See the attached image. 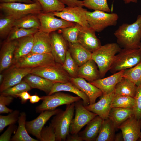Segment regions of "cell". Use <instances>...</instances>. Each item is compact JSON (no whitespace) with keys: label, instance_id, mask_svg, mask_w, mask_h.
<instances>
[{"label":"cell","instance_id":"20","mask_svg":"<svg viewBox=\"0 0 141 141\" xmlns=\"http://www.w3.org/2000/svg\"><path fill=\"white\" fill-rule=\"evenodd\" d=\"M125 70L119 71L106 78H101L90 83L99 89L102 92L103 95L109 94L114 91L117 84L123 78L122 75Z\"/></svg>","mask_w":141,"mask_h":141},{"label":"cell","instance_id":"6","mask_svg":"<svg viewBox=\"0 0 141 141\" xmlns=\"http://www.w3.org/2000/svg\"><path fill=\"white\" fill-rule=\"evenodd\" d=\"M86 15L89 27L97 32L102 31L108 26H116L119 19L116 13L99 10L93 12L87 10Z\"/></svg>","mask_w":141,"mask_h":141},{"label":"cell","instance_id":"21","mask_svg":"<svg viewBox=\"0 0 141 141\" xmlns=\"http://www.w3.org/2000/svg\"><path fill=\"white\" fill-rule=\"evenodd\" d=\"M70 81L88 96L90 101V104L95 103L97 99L103 95L102 92L99 89L89 82H87L82 78L70 77Z\"/></svg>","mask_w":141,"mask_h":141},{"label":"cell","instance_id":"39","mask_svg":"<svg viewBox=\"0 0 141 141\" xmlns=\"http://www.w3.org/2000/svg\"><path fill=\"white\" fill-rule=\"evenodd\" d=\"M83 6L89 9L99 10L108 13L111 11L107 0H83Z\"/></svg>","mask_w":141,"mask_h":141},{"label":"cell","instance_id":"24","mask_svg":"<svg viewBox=\"0 0 141 141\" xmlns=\"http://www.w3.org/2000/svg\"><path fill=\"white\" fill-rule=\"evenodd\" d=\"M95 61L90 60L78 68V77L82 78L89 82L101 78Z\"/></svg>","mask_w":141,"mask_h":141},{"label":"cell","instance_id":"42","mask_svg":"<svg viewBox=\"0 0 141 141\" xmlns=\"http://www.w3.org/2000/svg\"><path fill=\"white\" fill-rule=\"evenodd\" d=\"M32 88L29 84L22 80L19 83L8 88L1 93L5 96H10L15 97L18 94L24 91H28Z\"/></svg>","mask_w":141,"mask_h":141},{"label":"cell","instance_id":"50","mask_svg":"<svg viewBox=\"0 0 141 141\" xmlns=\"http://www.w3.org/2000/svg\"><path fill=\"white\" fill-rule=\"evenodd\" d=\"M66 141H83L78 134H69L67 136Z\"/></svg>","mask_w":141,"mask_h":141},{"label":"cell","instance_id":"1","mask_svg":"<svg viewBox=\"0 0 141 141\" xmlns=\"http://www.w3.org/2000/svg\"><path fill=\"white\" fill-rule=\"evenodd\" d=\"M114 35L117 38V43L121 48H139L141 42V15L137 16L134 23H124L120 26Z\"/></svg>","mask_w":141,"mask_h":141},{"label":"cell","instance_id":"48","mask_svg":"<svg viewBox=\"0 0 141 141\" xmlns=\"http://www.w3.org/2000/svg\"><path fill=\"white\" fill-rule=\"evenodd\" d=\"M61 2L67 6L74 7L80 6L83 7V1L79 0H60Z\"/></svg>","mask_w":141,"mask_h":141},{"label":"cell","instance_id":"16","mask_svg":"<svg viewBox=\"0 0 141 141\" xmlns=\"http://www.w3.org/2000/svg\"><path fill=\"white\" fill-rule=\"evenodd\" d=\"M62 110L57 109L51 110H45L40 113L39 115L35 119L30 121H26L25 126L28 132L39 140L41 131L44 125L52 116Z\"/></svg>","mask_w":141,"mask_h":141},{"label":"cell","instance_id":"40","mask_svg":"<svg viewBox=\"0 0 141 141\" xmlns=\"http://www.w3.org/2000/svg\"><path fill=\"white\" fill-rule=\"evenodd\" d=\"M134 103V98L129 96L115 95L112 102V107L133 108Z\"/></svg>","mask_w":141,"mask_h":141},{"label":"cell","instance_id":"5","mask_svg":"<svg viewBox=\"0 0 141 141\" xmlns=\"http://www.w3.org/2000/svg\"><path fill=\"white\" fill-rule=\"evenodd\" d=\"M0 9L5 15L16 20L28 15L36 14L42 12L40 4L37 2L31 4L20 2L2 3Z\"/></svg>","mask_w":141,"mask_h":141},{"label":"cell","instance_id":"27","mask_svg":"<svg viewBox=\"0 0 141 141\" xmlns=\"http://www.w3.org/2000/svg\"><path fill=\"white\" fill-rule=\"evenodd\" d=\"M23 80L27 82L31 88H36L42 91L48 95L51 91L53 82L41 76L30 73Z\"/></svg>","mask_w":141,"mask_h":141},{"label":"cell","instance_id":"9","mask_svg":"<svg viewBox=\"0 0 141 141\" xmlns=\"http://www.w3.org/2000/svg\"><path fill=\"white\" fill-rule=\"evenodd\" d=\"M31 73L41 76L53 83H66L70 81V77L63 69L62 65H54L33 68Z\"/></svg>","mask_w":141,"mask_h":141},{"label":"cell","instance_id":"53","mask_svg":"<svg viewBox=\"0 0 141 141\" xmlns=\"http://www.w3.org/2000/svg\"><path fill=\"white\" fill-rule=\"evenodd\" d=\"M124 141L122 133H118L115 136L114 141Z\"/></svg>","mask_w":141,"mask_h":141},{"label":"cell","instance_id":"43","mask_svg":"<svg viewBox=\"0 0 141 141\" xmlns=\"http://www.w3.org/2000/svg\"><path fill=\"white\" fill-rule=\"evenodd\" d=\"M19 111L15 110L7 116H0V132L8 125L14 124L18 120Z\"/></svg>","mask_w":141,"mask_h":141},{"label":"cell","instance_id":"54","mask_svg":"<svg viewBox=\"0 0 141 141\" xmlns=\"http://www.w3.org/2000/svg\"><path fill=\"white\" fill-rule=\"evenodd\" d=\"M123 1L124 3L126 4L129 3L131 2L136 3L137 1V0H123Z\"/></svg>","mask_w":141,"mask_h":141},{"label":"cell","instance_id":"17","mask_svg":"<svg viewBox=\"0 0 141 141\" xmlns=\"http://www.w3.org/2000/svg\"><path fill=\"white\" fill-rule=\"evenodd\" d=\"M96 32L89 27L81 26L78 37V42L84 48L92 52L101 46Z\"/></svg>","mask_w":141,"mask_h":141},{"label":"cell","instance_id":"41","mask_svg":"<svg viewBox=\"0 0 141 141\" xmlns=\"http://www.w3.org/2000/svg\"><path fill=\"white\" fill-rule=\"evenodd\" d=\"M16 20L5 15L0 18V36L3 38L7 37L13 28Z\"/></svg>","mask_w":141,"mask_h":141},{"label":"cell","instance_id":"29","mask_svg":"<svg viewBox=\"0 0 141 141\" xmlns=\"http://www.w3.org/2000/svg\"><path fill=\"white\" fill-rule=\"evenodd\" d=\"M133 114V108L113 107L110 111L108 118L113 123L116 130Z\"/></svg>","mask_w":141,"mask_h":141},{"label":"cell","instance_id":"4","mask_svg":"<svg viewBox=\"0 0 141 141\" xmlns=\"http://www.w3.org/2000/svg\"><path fill=\"white\" fill-rule=\"evenodd\" d=\"M141 62V49L122 48L115 56L109 70L113 74L132 67Z\"/></svg>","mask_w":141,"mask_h":141},{"label":"cell","instance_id":"19","mask_svg":"<svg viewBox=\"0 0 141 141\" xmlns=\"http://www.w3.org/2000/svg\"><path fill=\"white\" fill-rule=\"evenodd\" d=\"M17 40L6 41L2 45L0 52V72L5 71L12 66Z\"/></svg>","mask_w":141,"mask_h":141},{"label":"cell","instance_id":"34","mask_svg":"<svg viewBox=\"0 0 141 141\" xmlns=\"http://www.w3.org/2000/svg\"><path fill=\"white\" fill-rule=\"evenodd\" d=\"M40 4L42 12L44 13L59 12L62 11L65 7V5L60 0H32Z\"/></svg>","mask_w":141,"mask_h":141},{"label":"cell","instance_id":"36","mask_svg":"<svg viewBox=\"0 0 141 141\" xmlns=\"http://www.w3.org/2000/svg\"><path fill=\"white\" fill-rule=\"evenodd\" d=\"M81 26L76 23L73 26L61 29L59 30L68 43H74L78 42V37Z\"/></svg>","mask_w":141,"mask_h":141},{"label":"cell","instance_id":"55","mask_svg":"<svg viewBox=\"0 0 141 141\" xmlns=\"http://www.w3.org/2000/svg\"><path fill=\"white\" fill-rule=\"evenodd\" d=\"M4 75L3 74H0V83L1 84L4 78Z\"/></svg>","mask_w":141,"mask_h":141},{"label":"cell","instance_id":"3","mask_svg":"<svg viewBox=\"0 0 141 141\" xmlns=\"http://www.w3.org/2000/svg\"><path fill=\"white\" fill-rule=\"evenodd\" d=\"M74 103L67 105L65 110H62L55 115L51 120L50 124L56 135V141H65L70 133V125L75 110Z\"/></svg>","mask_w":141,"mask_h":141},{"label":"cell","instance_id":"45","mask_svg":"<svg viewBox=\"0 0 141 141\" xmlns=\"http://www.w3.org/2000/svg\"><path fill=\"white\" fill-rule=\"evenodd\" d=\"M135 103L133 108V114L137 119H141V84L137 86L134 98Z\"/></svg>","mask_w":141,"mask_h":141},{"label":"cell","instance_id":"28","mask_svg":"<svg viewBox=\"0 0 141 141\" xmlns=\"http://www.w3.org/2000/svg\"><path fill=\"white\" fill-rule=\"evenodd\" d=\"M17 40V44L14 53V63L20 57L31 52L33 45V35L25 36Z\"/></svg>","mask_w":141,"mask_h":141},{"label":"cell","instance_id":"52","mask_svg":"<svg viewBox=\"0 0 141 141\" xmlns=\"http://www.w3.org/2000/svg\"><path fill=\"white\" fill-rule=\"evenodd\" d=\"M30 102L32 104H34L38 102L40 100H42L41 97H40L38 95L35 94L31 95L30 98Z\"/></svg>","mask_w":141,"mask_h":141},{"label":"cell","instance_id":"15","mask_svg":"<svg viewBox=\"0 0 141 141\" xmlns=\"http://www.w3.org/2000/svg\"><path fill=\"white\" fill-rule=\"evenodd\" d=\"M52 53L56 62L62 65L68 50V42L61 34L55 32L50 34Z\"/></svg>","mask_w":141,"mask_h":141},{"label":"cell","instance_id":"18","mask_svg":"<svg viewBox=\"0 0 141 141\" xmlns=\"http://www.w3.org/2000/svg\"><path fill=\"white\" fill-rule=\"evenodd\" d=\"M115 94L113 91L107 95H102L99 100L92 104L84 106L89 110L97 114L103 120L108 118Z\"/></svg>","mask_w":141,"mask_h":141},{"label":"cell","instance_id":"35","mask_svg":"<svg viewBox=\"0 0 141 141\" xmlns=\"http://www.w3.org/2000/svg\"><path fill=\"white\" fill-rule=\"evenodd\" d=\"M123 78L132 82L137 86L141 84V62L133 67L125 70Z\"/></svg>","mask_w":141,"mask_h":141},{"label":"cell","instance_id":"30","mask_svg":"<svg viewBox=\"0 0 141 141\" xmlns=\"http://www.w3.org/2000/svg\"><path fill=\"white\" fill-rule=\"evenodd\" d=\"M18 120V126L15 134L11 139L12 141H38L29 134L25 126L26 115L24 112L20 113Z\"/></svg>","mask_w":141,"mask_h":141},{"label":"cell","instance_id":"38","mask_svg":"<svg viewBox=\"0 0 141 141\" xmlns=\"http://www.w3.org/2000/svg\"><path fill=\"white\" fill-rule=\"evenodd\" d=\"M62 66L71 77H78L79 66L72 58L68 51H67L65 58Z\"/></svg>","mask_w":141,"mask_h":141},{"label":"cell","instance_id":"47","mask_svg":"<svg viewBox=\"0 0 141 141\" xmlns=\"http://www.w3.org/2000/svg\"><path fill=\"white\" fill-rule=\"evenodd\" d=\"M17 129V126L14 124L9 125L6 130L0 136V141H9L11 140L12 133Z\"/></svg>","mask_w":141,"mask_h":141},{"label":"cell","instance_id":"32","mask_svg":"<svg viewBox=\"0 0 141 141\" xmlns=\"http://www.w3.org/2000/svg\"><path fill=\"white\" fill-rule=\"evenodd\" d=\"M137 86L128 79L123 78L116 85L114 91L115 94L134 98Z\"/></svg>","mask_w":141,"mask_h":141},{"label":"cell","instance_id":"57","mask_svg":"<svg viewBox=\"0 0 141 141\" xmlns=\"http://www.w3.org/2000/svg\"><path fill=\"white\" fill-rule=\"evenodd\" d=\"M139 141H141V139H139Z\"/></svg>","mask_w":141,"mask_h":141},{"label":"cell","instance_id":"2","mask_svg":"<svg viewBox=\"0 0 141 141\" xmlns=\"http://www.w3.org/2000/svg\"><path fill=\"white\" fill-rule=\"evenodd\" d=\"M121 49L117 43H110L101 45L92 52V58L98 67L101 78L109 70L116 55Z\"/></svg>","mask_w":141,"mask_h":141},{"label":"cell","instance_id":"56","mask_svg":"<svg viewBox=\"0 0 141 141\" xmlns=\"http://www.w3.org/2000/svg\"><path fill=\"white\" fill-rule=\"evenodd\" d=\"M139 48L141 49V42Z\"/></svg>","mask_w":141,"mask_h":141},{"label":"cell","instance_id":"7","mask_svg":"<svg viewBox=\"0 0 141 141\" xmlns=\"http://www.w3.org/2000/svg\"><path fill=\"white\" fill-rule=\"evenodd\" d=\"M41 97L42 102L40 104L36 107V111L37 113L54 110L59 106L71 104L81 99L78 96H74L60 92Z\"/></svg>","mask_w":141,"mask_h":141},{"label":"cell","instance_id":"14","mask_svg":"<svg viewBox=\"0 0 141 141\" xmlns=\"http://www.w3.org/2000/svg\"><path fill=\"white\" fill-rule=\"evenodd\" d=\"M118 129L122 132L124 141H136L141 139V119L133 114L122 124Z\"/></svg>","mask_w":141,"mask_h":141},{"label":"cell","instance_id":"13","mask_svg":"<svg viewBox=\"0 0 141 141\" xmlns=\"http://www.w3.org/2000/svg\"><path fill=\"white\" fill-rule=\"evenodd\" d=\"M33 68L19 67L13 64L3 74V79L0 86V93L20 82L25 76L31 73Z\"/></svg>","mask_w":141,"mask_h":141},{"label":"cell","instance_id":"10","mask_svg":"<svg viewBox=\"0 0 141 141\" xmlns=\"http://www.w3.org/2000/svg\"><path fill=\"white\" fill-rule=\"evenodd\" d=\"M75 114L70 128V133L78 134L81 129L97 115L86 109L82 100L74 103Z\"/></svg>","mask_w":141,"mask_h":141},{"label":"cell","instance_id":"49","mask_svg":"<svg viewBox=\"0 0 141 141\" xmlns=\"http://www.w3.org/2000/svg\"><path fill=\"white\" fill-rule=\"evenodd\" d=\"M30 96L31 95L28 91H25L16 94L15 97L20 98L21 99V103L24 104L30 99Z\"/></svg>","mask_w":141,"mask_h":141},{"label":"cell","instance_id":"33","mask_svg":"<svg viewBox=\"0 0 141 141\" xmlns=\"http://www.w3.org/2000/svg\"><path fill=\"white\" fill-rule=\"evenodd\" d=\"M40 21L37 14H31L15 20L14 27L25 29L36 28L39 30Z\"/></svg>","mask_w":141,"mask_h":141},{"label":"cell","instance_id":"8","mask_svg":"<svg viewBox=\"0 0 141 141\" xmlns=\"http://www.w3.org/2000/svg\"><path fill=\"white\" fill-rule=\"evenodd\" d=\"M56 63L51 53L41 54L31 52L17 60L13 64L19 67L34 68Z\"/></svg>","mask_w":141,"mask_h":141},{"label":"cell","instance_id":"22","mask_svg":"<svg viewBox=\"0 0 141 141\" xmlns=\"http://www.w3.org/2000/svg\"><path fill=\"white\" fill-rule=\"evenodd\" d=\"M34 43L31 52L38 54L51 53L50 34L39 30L34 35Z\"/></svg>","mask_w":141,"mask_h":141},{"label":"cell","instance_id":"46","mask_svg":"<svg viewBox=\"0 0 141 141\" xmlns=\"http://www.w3.org/2000/svg\"><path fill=\"white\" fill-rule=\"evenodd\" d=\"M13 97L10 96H5L1 94L0 96V113H7L13 111L12 109L6 107L12 102Z\"/></svg>","mask_w":141,"mask_h":141},{"label":"cell","instance_id":"26","mask_svg":"<svg viewBox=\"0 0 141 141\" xmlns=\"http://www.w3.org/2000/svg\"><path fill=\"white\" fill-rule=\"evenodd\" d=\"M68 44V50L79 67L92 59V53L85 49L78 42Z\"/></svg>","mask_w":141,"mask_h":141},{"label":"cell","instance_id":"23","mask_svg":"<svg viewBox=\"0 0 141 141\" xmlns=\"http://www.w3.org/2000/svg\"><path fill=\"white\" fill-rule=\"evenodd\" d=\"M103 120L97 115L87 124L85 129L78 134L83 141H95L99 133Z\"/></svg>","mask_w":141,"mask_h":141},{"label":"cell","instance_id":"51","mask_svg":"<svg viewBox=\"0 0 141 141\" xmlns=\"http://www.w3.org/2000/svg\"><path fill=\"white\" fill-rule=\"evenodd\" d=\"M1 3L20 2L27 4L32 3L34 2L32 0H0Z\"/></svg>","mask_w":141,"mask_h":141},{"label":"cell","instance_id":"25","mask_svg":"<svg viewBox=\"0 0 141 141\" xmlns=\"http://www.w3.org/2000/svg\"><path fill=\"white\" fill-rule=\"evenodd\" d=\"M61 91L70 92L80 97L82 99L84 106L90 104V101L88 96L70 81L66 83H54L51 91L48 95Z\"/></svg>","mask_w":141,"mask_h":141},{"label":"cell","instance_id":"11","mask_svg":"<svg viewBox=\"0 0 141 141\" xmlns=\"http://www.w3.org/2000/svg\"><path fill=\"white\" fill-rule=\"evenodd\" d=\"M40 21L39 30L50 34L57 30L74 25L76 23L55 17L53 12H40L37 14Z\"/></svg>","mask_w":141,"mask_h":141},{"label":"cell","instance_id":"31","mask_svg":"<svg viewBox=\"0 0 141 141\" xmlns=\"http://www.w3.org/2000/svg\"><path fill=\"white\" fill-rule=\"evenodd\" d=\"M116 130L109 118L103 120L99 133L95 141H114Z\"/></svg>","mask_w":141,"mask_h":141},{"label":"cell","instance_id":"37","mask_svg":"<svg viewBox=\"0 0 141 141\" xmlns=\"http://www.w3.org/2000/svg\"><path fill=\"white\" fill-rule=\"evenodd\" d=\"M39 30L36 28L27 29L14 27L7 36L6 40H16L25 36L34 35Z\"/></svg>","mask_w":141,"mask_h":141},{"label":"cell","instance_id":"12","mask_svg":"<svg viewBox=\"0 0 141 141\" xmlns=\"http://www.w3.org/2000/svg\"><path fill=\"white\" fill-rule=\"evenodd\" d=\"M87 10L82 7H65L60 11L53 12L55 16L66 21L89 27L86 15Z\"/></svg>","mask_w":141,"mask_h":141},{"label":"cell","instance_id":"44","mask_svg":"<svg viewBox=\"0 0 141 141\" xmlns=\"http://www.w3.org/2000/svg\"><path fill=\"white\" fill-rule=\"evenodd\" d=\"M56 136L54 129L50 123L48 126L43 127L40 132L41 141H55Z\"/></svg>","mask_w":141,"mask_h":141}]
</instances>
